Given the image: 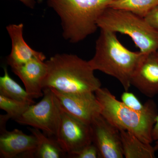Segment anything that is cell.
Instances as JSON below:
<instances>
[{"mask_svg":"<svg viewBox=\"0 0 158 158\" xmlns=\"http://www.w3.org/2000/svg\"><path fill=\"white\" fill-rule=\"evenodd\" d=\"M45 61L35 58L24 65L11 69L21 80L26 91L32 98L43 96L42 83L47 73Z\"/></svg>","mask_w":158,"mask_h":158,"instance_id":"13","label":"cell"},{"mask_svg":"<svg viewBox=\"0 0 158 158\" xmlns=\"http://www.w3.org/2000/svg\"><path fill=\"white\" fill-rule=\"evenodd\" d=\"M10 118H11L7 114L0 115V131L6 129V123Z\"/></svg>","mask_w":158,"mask_h":158,"instance_id":"23","label":"cell"},{"mask_svg":"<svg viewBox=\"0 0 158 158\" xmlns=\"http://www.w3.org/2000/svg\"><path fill=\"white\" fill-rule=\"evenodd\" d=\"M31 105H32L0 95V109L6 112L15 121L19 118Z\"/></svg>","mask_w":158,"mask_h":158,"instance_id":"18","label":"cell"},{"mask_svg":"<svg viewBox=\"0 0 158 158\" xmlns=\"http://www.w3.org/2000/svg\"><path fill=\"white\" fill-rule=\"evenodd\" d=\"M101 106V115L119 130L128 131L145 143L153 141V128L157 116V107L153 101L144 112H138L119 101L106 88L94 92Z\"/></svg>","mask_w":158,"mask_h":158,"instance_id":"4","label":"cell"},{"mask_svg":"<svg viewBox=\"0 0 158 158\" xmlns=\"http://www.w3.org/2000/svg\"><path fill=\"white\" fill-rule=\"evenodd\" d=\"M144 54L130 51L119 41L116 33L101 29L93 58L88 61L94 70H98L119 81L128 91L134 74Z\"/></svg>","mask_w":158,"mask_h":158,"instance_id":"2","label":"cell"},{"mask_svg":"<svg viewBox=\"0 0 158 158\" xmlns=\"http://www.w3.org/2000/svg\"><path fill=\"white\" fill-rule=\"evenodd\" d=\"M56 140L65 153L72 158L92 143L90 124L71 116L62 108L61 123Z\"/></svg>","mask_w":158,"mask_h":158,"instance_id":"7","label":"cell"},{"mask_svg":"<svg viewBox=\"0 0 158 158\" xmlns=\"http://www.w3.org/2000/svg\"><path fill=\"white\" fill-rule=\"evenodd\" d=\"M92 142L96 145L100 158H123L119 130L101 114L90 124Z\"/></svg>","mask_w":158,"mask_h":158,"instance_id":"8","label":"cell"},{"mask_svg":"<svg viewBox=\"0 0 158 158\" xmlns=\"http://www.w3.org/2000/svg\"><path fill=\"white\" fill-rule=\"evenodd\" d=\"M4 75L0 77V95L30 105L35 104L34 99L29 95L25 89L10 77L6 66L4 67Z\"/></svg>","mask_w":158,"mask_h":158,"instance_id":"16","label":"cell"},{"mask_svg":"<svg viewBox=\"0 0 158 158\" xmlns=\"http://www.w3.org/2000/svg\"><path fill=\"white\" fill-rule=\"evenodd\" d=\"M24 25L11 24L6 27L11 40V52L7 58V63L11 69L16 68L32 59H39L45 61L46 57L41 52L31 48L23 37Z\"/></svg>","mask_w":158,"mask_h":158,"instance_id":"12","label":"cell"},{"mask_svg":"<svg viewBox=\"0 0 158 158\" xmlns=\"http://www.w3.org/2000/svg\"><path fill=\"white\" fill-rule=\"evenodd\" d=\"M119 131L123 156L126 158H155L156 151L151 144L143 142L128 131Z\"/></svg>","mask_w":158,"mask_h":158,"instance_id":"14","label":"cell"},{"mask_svg":"<svg viewBox=\"0 0 158 158\" xmlns=\"http://www.w3.org/2000/svg\"><path fill=\"white\" fill-rule=\"evenodd\" d=\"M131 85L149 98L158 94V52L144 54L133 76Z\"/></svg>","mask_w":158,"mask_h":158,"instance_id":"11","label":"cell"},{"mask_svg":"<svg viewBox=\"0 0 158 158\" xmlns=\"http://www.w3.org/2000/svg\"><path fill=\"white\" fill-rule=\"evenodd\" d=\"M43 0H37L38 3H40L42 2Z\"/></svg>","mask_w":158,"mask_h":158,"instance_id":"25","label":"cell"},{"mask_svg":"<svg viewBox=\"0 0 158 158\" xmlns=\"http://www.w3.org/2000/svg\"><path fill=\"white\" fill-rule=\"evenodd\" d=\"M28 129L37 138V146L34 158H60L66 156V154L55 138L46 135L40 130L34 128Z\"/></svg>","mask_w":158,"mask_h":158,"instance_id":"15","label":"cell"},{"mask_svg":"<svg viewBox=\"0 0 158 158\" xmlns=\"http://www.w3.org/2000/svg\"><path fill=\"white\" fill-rule=\"evenodd\" d=\"M99 28L129 36L142 53L158 50V32L144 18L131 11L108 7L98 21Z\"/></svg>","mask_w":158,"mask_h":158,"instance_id":"5","label":"cell"},{"mask_svg":"<svg viewBox=\"0 0 158 158\" xmlns=\"http://www.w3.org/2000/svg\"><path fill=\"white\" fill-rule=\"evenodd\" d=\"M153 141H155L154 148L156 151L158 150V114L156 118L155 123L153 128L152 131Z\"/></svg>","mask_w":158,"mask_h":158,"instance_id":"22","label":"cell"},{"mask_svg":"<svg viewBox=\"0 0 158 158\" xmlns=\"http://www.w3.org/2000/svg\"><path fill=\"white\" fill-rule=\"evenodd\" d=\"M158 6V0H114L109 7L131 11L144 18Z\"/></svg>","mask_w":158,"mask_h":158,"instance_id":"17","label":"cell"},{"mask_svg":"<svg viewBox=\"0 0 158 158\" xmlns=\"http://www.w3.org/2000/svg\"><path fill=\"white\" fill-rule=\"evenodd\" d=\"M114 0H46L61 21L62 37L72 44L95 33L98 21Z\"/></svg>","mask_w":158,"mask_h":158,"instance_id":"3","label":"cell"},{"mask_svg":"<svg viewBox=\"0 0 158 158\" xmlns=\"http://www.w3.org/2000/svg\"></svg>","mask_w":158,"mask_h":158,"instance_id":"26","label":"cell"},{"mask_svg":"<svg viewBox=\"0 0 158 158\" xmlns=\"http://www.w3.org/2000/svg\"><path fill=\"white\" fill-rule=\"evenodd\" d=\"M37 146V138L15 129L0 131V157L34 158Z\"/></svg>","mask_w":158,"mask_h":158,"instance_id":"10","label":"cell"},{"mask_svg":"<svg viewBox=\"0 0 158 158\" xmlns=\"http://www.w3.org/2000/svg\"><path fill=\"white\" fill-rule=\"evenodd\" d=\"M144 19L148 24L158 32V6L150 11Z\"/></svg>","mask_w":158,"mask_h":158,"instance_id":"21","label":"cell"},{"mask_svg":"<svg viewBox=\"0 0 158 158\" xmlns=\"http://www.w3.org/2000/svg\"><path fill=\"white\" fill-rule=\"evenodd\" d=\"M47 73L43 89H56L67 94L95 92L101 88L88 61L72 54H56L45 61Z\"/></svg>","mask_w":158,"mask_h":158,"instance_id":"1","label":"cell"},{"mask_svg":"<svg viewBox=\"0 0 158 158\" xmlns=\"http://www.w3.org/2000/svg\"><path fill=\"white\" fill-rule=\"evenodd\" d=\"M61 107L71 116L90 124L101 114L102 108L94 92L67 94L52 89Z\"/></svg>","mask_w":158,"mask_h":158,"instance_id":"9","label":"cell"},{"mask_svg":"<svg viewBox=\"0 0 158 158\" xmlns=\"http://www.w3.org/2000/svg\"><path fill=\"white\" fill-rule=\"evenodd\" d=\"M121 101L127 106L138 112H144L150 106L153 101L149 100L144 104L141 103L133 93L125 91L121 96Z\"/></svg>","mask_w":158,"mask_h":158,"instance_id":"19","label":"cell"},{"mask_svg":"<svg viewBox=\"0 0 158 158\" xmlns=\"http://www.w3.org/2000/svg\"><path fill=\"white\" fill-rule=\"evenodd\" d=\"M43 91L41 100L31 105L15 121L20 124L39 129L46 135L56 139L61 123L62 108L51 88H44Z\"/></svg>","mask_w":158,"mask_h":158,"instance_id":"6","label":"cell"},{"mask_svg":"<svg viewBox=\"0 0 158 158\" xmlns=\"http://www.w3.org/2000/svg\"><path fill=\"white\" fill-rule=\"evenodd\" d=\"M21 2L23 4L28 8L31 9H34L36 5V1L35 0H18Z\"/></svg>","mask_w":158,"mask_h":158,"instance_id":"24","label":"cell"},{"mask_svg":"<svg viewBox=\"0 0 158 158\" xmlns=\"http://www.w3.org/2000/svg\"><path fill=\"white\" fill-rule=\"evenodd\" d=\"M72 158H98L99 152L96 145L93 143L86 145Z\"/></svg>","mask_w":158,"mask_h":158,"instance_id":"20","label":"cell"}]
</instances>
